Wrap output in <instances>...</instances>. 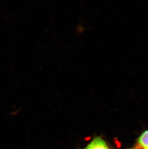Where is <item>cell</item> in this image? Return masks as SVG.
<instances>
[{
  "instance_id": "cell-1",
  "label": "cell",
  "mask_w": 148,
  "mask_h": 149,
  "mask_svg": "<svg viewBox=\"0 0 148 149\" xmlns=\"http://www.w3.org/2000/svg\"><path fill=\"white\" fill-rule=\"evenodd\" d=\"M83 149H111L106 142L99 136L94 138L91 142Z\"/></svg>"
},
{
  "instance_id": "cell-2",
  "label": "cell",
  "mask_w": 148,
  "mask_h": 149,
  "mask_svg": "<svg viewBox=\"0 0 148 149\" xmlns=\"http://www.w3.org/2000/svg\"><path fill=\"white\" fill-rule=\"evenodd\" d=\"M137 142L135 149H148V130L141 134Z\"/></svg>"
}]
</instances>
